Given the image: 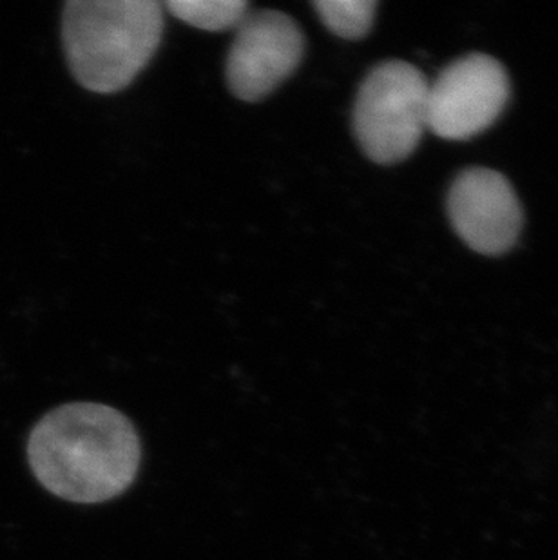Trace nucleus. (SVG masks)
I'll list each match as a JSON object with an SVG mask.
<instances>
[{
	"label": "nucleus",
	"mask_w": 558,
	"mask_h": 560,
	"mask_svg": "<svg viewBox=\"0 0 558 560\" xmlns=\"http://www.w3.org/2000/svg\"><path fill=\"white\" fill-rule=\"evenodd\" d=\"M27 459L38 482L63 501L98 504L126 492L142 446L131 421L98 402H71L32 430Z\"/></svg>",
	"instance_id": "obj_1"
},
{
	"label": "nucleus",
	"mask_w": 558,
	"mask_h": 560,
	"mask_svg": "<svg viewBox=\"0 0 558 560\" xmlns=\"http://www.w3.org/2000/svg\"><path fill=\"white\" fill-rule=\"evenodd\" d=\"M164 33L156 0H69L62 40L69 69L85 90H126L151 62Z\"/></svg>",
	"instance_id": "obj_2"
},
{
	"label": "nucleus",
	"mask_w": 558,
	"mask_h": 560,
	"mask_svg": "<svg viewBox=\"0 0 558 560\" xmlns=\"http://www.w3.org/2000/svg\"><path fill=\"white\" fill-rule=\"evenodd\" d=\"M428 129V80L403 60L370 71L353 104V132L375 164L408 159Z\"/></svg>",
	"instance_id": "obj_3"
},
{
	"label": "nucleus",
	"mask_w": 558,
	"mask_h": 560,
	"mask_svg": "<svg viewBox=\"0 0 558 560\" xmlns=\"http://www.w3.org/2000/svg\"><path fill=\"white\" fill-rule=\"evenodd\" d=\"M510 98L502 63L488 55H466L428 84V131L444 140H469L501 117Z\"/></svg>",
	"instance_id": "obj_4"
},
{
	"label": "nucleus",
	"mask_w": 558,
	"mask_h": 560,
	"mask_svg": "<svg viewBox=\"0 0 558 560\" xmlns=\"http://www.w3.org/2000/svg\"><path fill=\"white\" fill-rule=\"evenodd\" d=\"M305 55V37L283 11H248L236 26L226 55V85L243 102H258L294 73Z\"/></svg>",
	"instance_id": "obj_5"
},
{
	"label": "nucleus",
	"mask_w": 558,
	"mask_h": 560,
	"mask_svg": "<svg viewBox=\"0 0 558 560\" xmlns=\"http://www.w3.org/2000/svg\"><path fill=\"white\" fill-rule=\"evenodd\" d=\"M447 214L464 244L486 256L510 250L521 234L519 196L501 173L485 167L455 178L447 192Z\"/></svg>",
	"instance_id": "obj_6"
},
{
	"label": "nucleus",
	"mask_w": 558,
	"mask_h": 560,
	"mask_svg": "<svg viewBox=\"0 0 558 560\" xmlns=\"http://www.w3.org/2000/svg\"><path fill=\"white\" fill-rule=\"evenodd\" d=\"M165 8L185 24L206 32L236 30L251 11L242 0H168Z\"/></svg>",
	"instance_id": "obj_7"
},
{
	"label": "nucleus",
	"mask_w": 558,
	"mask_h": 560,
	"mask_svg": "<svg viewBox=\"0 0 558 560\" xmlns=\"http://www.w3.org/2000/svg\"><path fill=\"white\" fill-rule=\"evenodd\" d=\"M323 24L347 40L367 37L374 26L375 0H317L314 2Z\"/></svg>",
	"instance_id": "obj_8"
}]
</instances>
